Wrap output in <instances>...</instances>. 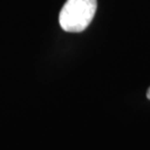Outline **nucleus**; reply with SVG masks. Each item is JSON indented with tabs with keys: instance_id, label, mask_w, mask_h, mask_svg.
I'll return each instance as SVG.
<instances>
[{
	"instance_id": "f257e3e1",
	"label": "nucleus",
	"mask_w": 150,
	"mask_h": 150,
	"mask_svg": "<svg viewBox=\"0 0 150 150\" xmlns=\"http://www.w3.org/2000/svg\"><path fill=\"white\" fill-rule=\"evenodd\" d=\"M97 0H67L59 13L60 27L67 32L83 31L92 21Z\"/></svg>"
},
{
	"instance_id": "f03ea898",
	"label": "nucleus",
	"mask_w": 150,
	"mask_h": 150,
	"mask_svg": "<svg viewBox=\"0 0 150 150\" xmlns=\"http://www.w3.org/2000/svg\"><path fill=\"white\" fill-rule=\"evenodd\" d=\"M147 98L150 100V88L148 89V91H147Z\"/></svg>"
}]
</instances>
